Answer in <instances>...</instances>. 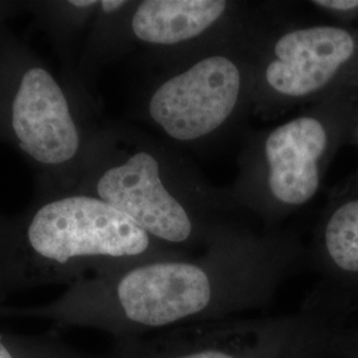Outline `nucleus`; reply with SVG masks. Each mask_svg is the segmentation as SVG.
<instances>
[{
  "instance_id": "f257e3e1",
  "label": "nucleus",
  "mask_w": 358,
  "mask_h": 358,
  "mask_svg": "<svg viewBox=\"0 0 358 358\" xmlns=\"http://www.w3.org/2000/svg\"><path fill=\"white\" fill-rule=\"evenodd\" d=\"M299 260L294 235L236 227L196 254L113 269L97 294L115 316L143 328L227 320L267 306Z\"/></svg>"
},
{
  "instance_id": "f03ea898",
  "label": "nucleus",
  "mask_w": 358,
  "mask_h": 358,
  "mask_svg": "<svg viewBox=\"0 0 358 358\" xmlns=\"http://www.w3.org/2000/svg\"><path fill=\"white\" fill-rule=\"evenodd\" d=\"M64 192L103 201L183 254H196L239 227L227 189L211 186L177 146L128 127L101 129L83 166L53 192Z\"/></svg>"
},
{
  "instance_id": "7ed1b4c3",
  "label": "nucleus",
  "mask_w": 358,
  "mask_h": 358,
  "mask_svg": "<svg viewBox=\"0 0 358 358\" xmlns=\"http://www.w3.org/2000/svg\"><path fill=\"white\" fill-rule=\"evenodd\" d=\"M103 128L80 90L0 32V142L38 170L40 194L57 192L73 178Z\"/></svg>"
},
{
  "instance_id": "20e7f679",
  "label": "nucleus",
  "mask_w": 358,
  "mask_h": 358,
  "mask_svg": "<svg viewBox=\"0 0 358 358\" xmlns=\"http://www.w3.org/2000/svg\"><path fill=\"white\" fill-rule=\"evenodd\" d=\"M278 22L159 65L142 96V118L177 148L202 149L230 136L252 112L257 52Z\"/></svg>"
},
{
  "instance_id": "39448f33",
  "label": "nucleus",
  "mask_w": 358,
  "mask_h": 358,
  "mask_svg": "<svg viewBox=\"0 0 358 358\" xmlns=\"http://www.w3.org/2000/svg\"><path fill=\"white\" fill-rule=\"evenodd\" d=\"M10 231L27 263L38 267L73 268L92 262L117 269L190 255L155 241L112 206L80 192L38 194Z\"/></svg>"
},
{
  "instance_id": "423d86ee",
  "label": "nucleus",
  "mask_w": 358,
  "mask_h": 358,
  "mask_svg": "<svg viewBox=\"0 0 358 358\" xmlns=\"http://www.w3.org/2000/svg\"><path fill=\"white\" fill-rule=\"evenodd\" d=\"M332 121L309 109L282 124L244 137L238 176L227 189L232 201L278 224L319 192L333 146Z\"/></svg>"
},
{
  "instance_id": "0eeeda50",
  "label": "nucleus",
  "mask_w": 358,
  "mask_h": 358,
  "mask_svg": "<svg viewBox=\"0 0 358 358\" xmlns=\"http://www.w3.org/2000/svg\"><path fill=\"white\" fill-rule=\"evenodd\" d=\"M276 17L267 6L243 1H129L101 17L93 38V56L97 63L138 48L155 64H165Z\"/></svg>"
},
{
  "instance_id": "6e6552de",
  "label": "nucleus",
  "mask_w": 358,
  "mask_h": 358,
  "mask_svg": "<svg viewBox=\"0 0 358 358\" xmlns=\"http://www.w3.org/2000/svg\"><path fill=\"white\" fill-rule=\"evenodd\" d=\"M358 38L343 27L279 20L256 57L252 112L273 118L329 90L357 57Z\"/></svg>"
},
{
  "instance_id": "1a4fd4ad",
  "label": "nucleus",
  "mask_w": 358,
  "mask_h": 358,
  "mask_svg": "<svg viewBox=\"0 0 358 358\" xmlns=\"http://www.w3.org/2000/svg\"><path fill=\"white\" fill-rule=\"evenodd\" d=\"M320 244L334 268L358 273V198L333 208L321 229Z\"/></svg>"
},
{
  "instance_id": "9d476101",
  "label": "nucleus",
  "mask_w": 358,
  "mask_h": 358,
  "mask_svg": "<svg viewBox=\"0 0 358 358\" xmlns=\"http://www.w3.org/2000/svg\"><path fill=\"white\" fill-rule=\"evenodd\" d=\"M99 6L97 0L53 1L38 4V11L59 35H72L92 24Z\"/></svg>"
},
{
  "instance_id": "9b49d317",
  "label": "nucleus",
  "mask_w": 358,
  "mask_h": 358,
  "mask_svg": "<svg viewBox=\"0 0 358 358\" xmlns=\"http://www.w3.org/2000/svg\"><path fill=\"white\" fill-rule=\"evenodd\" d=\"M276 358H316V344L315 333L312 331V322L301 333V336Z\"/></svg>"
},
{
  "instance_id": "f8f14e48",
  "label": "nucleus",
  "mask_w": 358,
  "mask_h": 358,
  "mask_svg": "<svg viewBox=\"0 0 358 358\" xmlns=\"http://www.w3.org/2000/svg\"><path fill=\"white\" fill-rule=\"evenodd\" d=\"M310 4L329 13H352L358 10V0H316Z\"/></svg>"
},
{
  "instance_id": "ddd939ff",
  "label": "nucleus",
  "mask_w": 358,
  "mask_h": 358,
  "mask_svg": "<svg viewBox=\"0 0 358 358\" xmlns=\"http://www.w3.org/2000/svg\"><path fill=\"white\" fill-rule=\"evenodd\" d=\"M0 358H13L11 353L7 350V348L3 345V343H1V337H0Z\"/></svg>"
}]
</instances>
